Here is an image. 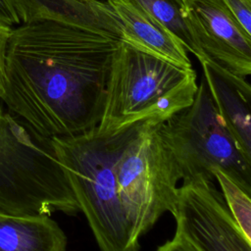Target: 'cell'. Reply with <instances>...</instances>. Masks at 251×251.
Returning a JSON list of instances; mask_svg holds the SVG:
<instances>
[{
	"label": "cell",
	"instance_id": "e0dca14e",
	"mask_svg": "<svg viewBox=\"0 0 251 251\" xmlns=\"http://www.w3.org/2000/svg\"><path fill=\"white\" fill-rule=\"evenodd\" d=\"M0 25L12 28L21 25L13 0H0Z\"/></svg>",
	"mask_w": 251,
	"mask_h": 251
},
{
	"label": "cell",
	"instance_id": "52a82bcc",
	"mask_svg": "<svg viewBox=\"0 0 251 251\" xmlns=\"http://www.w3.org/2000/svg\"><path fill=\"white\" fill-rule=\"evenodd\" d=\"M171 214L176 233L198 251H251L214 181L193 179L177 187Z\"/></svg>",
	"mask_w": 251,
	"mask_h": 251
},
{
	"label": "cell",
	"instance_id": "8992f818",
	"mask_svg": "<svg viewBox=\"0 0 251 251\" xmlns=\"http://www.w3.org/2000/svg\"><path fill=\"white\" fill-rule=\"evenodd\" d=\"M161 121L147 120L115 164L118 194L133 242L173 209L180 180L160 134Z\"/></svg>",
	"mask_w": 251,
	"mask_h": 251
},
{
	"label": "cell",
	"instance_id": "7a4b0ae2",
	"mask_svg": "<svg viewBox=\"0 0 251 251\" xmlns=\"http://www.w3.org/2000/svg\"><path fill=\"white\" fill-rule=\"evenodd\" d=\"M143 122L116 130L97 126L72 136L53 137L51 147L100 251H138L119 198L115 164Z\"/></svg>",
	"mask_w": 251,
	"mask_h": 251
},
{
	"label": "cell",
	"instance_id": "8fae6325",
	"mask_svg": "<svg viewBox=\"0 0 251 251\" xmlns=\"http://www.w3.org/2000/svg\"><path fill=\"white\" fill-rule=\"evenodd\" d=\"M123 27V40L182 68H192L184 46L158 21L128 0H106Z\"/></svg>",
	"mask_w": 251,
	"mask_h": 251
},
{
	"label": "cell",
	"instance_id": "9a60e30c",
	"mask_svg": "<svg viewBox=\"0 0 251 251\" xmlns=\"http://www.w3.org/2000/svg\"><path fill=\"white\" fill-rule=\"evenodd\" d=\"M241 28L251 36V0H221Z\"/></svg>",
	"mask_w": 251,
	"mask_h": 251
},
{
	"label": "cell",
	"instance_id": "5b68a950",
	"mask_svg": "<svg viewBox=\"0 0 251 251\" xmlns=\"http://www.w3.org/2000/svg\"><path fill=\"white\" fill-rule=\"evenodd\" d=\"M159 130L182 182L214 181L218 169L251 193V159L227 130L203 76L193 102L162 122Z\"/></svg>",
	"mask_w": 251,
	"mask_h": 251
},
{
	"label": "cell",
	"instance_id": "2e32d148",
	"mask_svg": "<svg viewBox=\"0 0 251 251\" xmlns=\"http://www.w3.org/2000/svg\"><path fill=\"white\" fill-rule=\"evenodd\" d=\"M12 27L0 25V99L4 94L6 83V52Z\"/></svg>",
	"mask_w": 251,
	"mask_h": 251
},
{
	"label": "cell",
	"instance_id": "5bb4252c",
	"mask_svg": "<svg viewBox=\"0 0 251 251\" xmlns=\"http://www.w3.org/2000/svg\"><path fill=\"white\" fill-rule=\"evenodd\" d=\"M214 177L220 184L227 208L244 235L251 240V199L250 193L240 187L224 172L216 169Z\"/></svg>",
	"mask_w": 251,
	"mask_h": 251
},
{
	"label": "cell",
	"instance_id": "3957f363",
	"mask_svg": "<svg viewBox=\"0 0 251 251\" xmlns=\"http://www.w3.org/2000/svg\"><path fill=\"white\" fill-rule=\"evenodd\" d=\"M196 77L192 68L178 67L120 41L97 127L116 130L147 120L165 122L193 102Z\"/></svg>",
	"mask_w": 251,
	"mask_h": 251
},
{
	"label": "cell",
	"instance_id": "ac0fdd59",
	"mask_svg": "<svg viewBox=\"0 0 251 251\" xmlns=\"http://www.w3.org/2000/svg\"><path fill=\"white\" fill-rule=\"evenodd\" d=\"M156 251H198L182 236L175 233L174 237L160 245Z\"/></svg>",
	"mask_w": 251,
	"mask_h": 251
},
{
	"label": "cell",
	"instance_id": "30bf717a",
	"mask_svg": "<svg viewBox=\"0 0 251 251\" xmlns=\"http://www.w3.org/2000/svg\"><path fill=\"white\" fill-rule=\"evenodd\" d=\"M214 104L227 130L244 155L251 159V87L238 76L207 60L199 61Z\"/></svg>",
	"mask_w": 251,
	"mask_h": 251
},
{
	"label": "cell",
	"instance_id": "ba28073f",
	"mask_svg": "<svg viewBox=\"0 0 251 251\" xmlns=\"http://www.w3.org/2000/svg\"><path fill=\"white\" fill-rule=\"evenodd\" d=\"M185 17L205 59L238 76L251 74V36L221 0H185Z\"/></svg>",
	"mask_w": 251,
	"mask_h": 251
},
{
	"label": "cell",
	"instance_id": "6da1fadb",
	"mask_svg": "<svg viewBox=\"0 0 251 251\" xmlns=\"http://www.w3.org/2000/svg\"><path fill=\"white\" fill-rule=\"evenodd\" d=\"M120 41L52 21L13 27L2 103L44 139L96 127Z\"/></svg>",
	"mask_w": 251,
	"mask_h": 251
},
{
	"label": "cell",
	"instance_id": "d6986e66",
	"mask_svg": "<svg viewBox=\"0 0 251 251\" xmlns=\"http://www.w3.org/2000/svg\"><path fill=\"white\" fill-rule=\"evenodd\" d=\"M183 2H185V0H183Z\"/></svg>",
	"mask_w": 251,
	"mask_h": 251
},
{
	"label": "cell",
	"instance_id": "7c38bea8",
	"mask_svg": "<svg viewBox=\"0 0 251 251\" xmlns=\"http://www.w3.org/2000/svg\"><path fill=\"white\" fill-rule=\"evenodd\" d=\"M67 236L50 216L0 213V251H66Z\"/></svg>",
	"mask_w": 251,
	"mask_h": 251
},
{
	"label": "cell",
	"instance_id": "9c48e42d",
	"mask_svg": "<svg viewBox=\"0 0 251 251\" xmlns=\"http://www.w3.org/2000/svg\"><path fill=\"white\" fill-rule=\"evenodd\" d=\"M21 24L52 21L123 40V27L107 2L98 0H13Z\"/></svg>",
	"mask_w": 251,
	"mask_h": 251
},
{
	"label": "cell",
	"instance_id": "277c9868",
	"mask_svg": "<svg viewBox=\"0 0 251 251\" xmlns=\"http://www.w3.org/2000/svg\"><path fill=\"white\" fill-rule=\"evenodd\" d=\"M75 215L78 204L49 139L30 131L0 99V213Z\"/></svg>",
	"mask_w": 251,
	"mask_h": 251
},
{
	"label": "cell",
	"instance_id": "4fadbf2b",
	"mask_svg": "<svg viewBox=\"0 0 251 251\" xmlns=\"http://www.w3.org/2000/svg\"><path fill=\"white\" fill-rule=\"evenodd\" d=\"M164 25L183 46L197 57L206 60L195 42L185 17L183 0H128Z\"/></svg>",
	"mask_w": 251,
	"mask_h": 251
}]
</instances>
